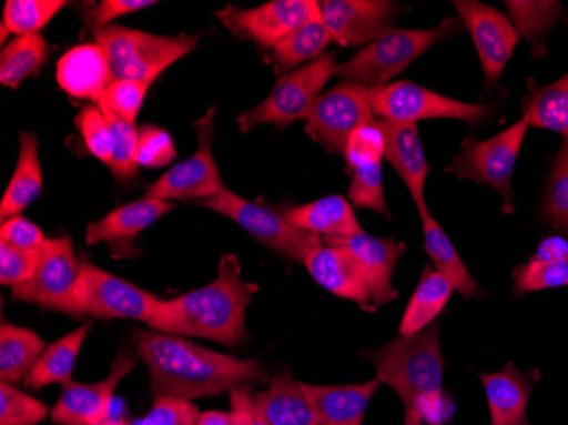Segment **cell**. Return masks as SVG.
<instances>
[{
  "instance_id": "cell-1",
  "label": "cell",
  "mask_w": 568,
  "mask_h": 425,
  "mask_svg": "<svg viewBox=\"0 0 568 425\" xmlns=\"http://www.w3.org/2000/svg\"><path fill=\"white\" fill-rule=\"evenodd\" d=\"M133 341L149 370L155 401L168 396L193 402L229 392L242 383L270 382L257 361L216 353L179 335L135 331Z\"/></svg>"
},
{
  "instance_id": "cell-2",
  "label": "cell",
  "mask_w": 568,
  "mask_h": 425,
  "mask_svg": "<svg viewBox=\"0 0 568 425\" xmlns=\"http://www.w3.org/2000/svg\"><path fill=\"white\" fill-rule=\"evenodd\" d=\"M255 291L257 284L242 280L237 255H222L215 281L178 298L162 300L149 328L237 347L247 337L245 313Z\"/></svg>"
},
{
  "instance_id": "cell-3",
  "label": "cell",
  "mask_w": 568,
  "mask_h": 425,
  "mask_svg": "<svg viewBox=\"0 0 568 425\" xmlns=\"http://www.w3.org/2000/svg\"><path fill=\"white\" fill-rule=\"evenodd\" d=\"M368 354L376 378L390 386L405 408L424 415L443 395V360L439 325L433 324L416 335H398L382 350Z\"/></svg>"
},
{
  "instance_id": "cell-4",
  "label": "cell",
  "mask_w": 568,
  "mask_h": 425,
  "mask_svg": "<svg viewBox=\"0 0 568 425\" xmlns=\"http://www.w3.org/2000/svg\"><path fill=\"white\" fill-rule=\"evenodd\" d=\"M94 41L110 60L113 81L130 79L152 84L169 67L186 57L200 37L186 33L162 37L111 24L94 31Z\"/></svg>"
},
{
  "instance_id": "cell-5",
  "label": "cell",
  "mask_w": 568,
  "mask_h": 425,
  "mask_svg": "<svg viewBox=\"0 0 568 425\" xmlns=\"http://www.w3.org/2000/svg\"><path fill=\"white\" fill-rule=\"evenodd\" d=\"M462 30L455 19L442 22L434 30H392L357 51L353 59L339 63L335 75L359 82L369 89L383 88L429 48Z\"/></svg>"
},
{
  "instance_id": "cell-6",
  "label": "cell",
  "mask_w": 568,
  "mask_h": 425,
  "mask_svg": "<svg viewBox=\"0 0 568 425\" xmlns=\"http://www.w3.org/2000/svg\"><path fill=\"white\" fill-rule=\"evenodd\" d=\"M337 65L335 53L328 51L314 62L280 77L273 91L260 105L237 118L242 133H248L261 124L288 128L295 121L306 120L318 95L335 75Z\"/></svg>"
},
{
  "instance_id": "cell-7",
  "label": "cell",
  "mask_w": 568,
  "mask_h": 425,
  "mask_svg": "<svg viewBox=\"0 0 568 425\" xmlns=\"http://www.w3.org/2000/svg\"><path fill=\"white\" fill-rule=\"evenodd\" d=\"M200 204L234 220L248 235L254 236L255 241L300 264H303L315 249L324 245L322 236L296 229L284 219L283 213L244 200L234 191L225 190L219 196L200 201Z\"/></svg>"
},
{
  "instance_id": "cell-8",
  "label": "cell",
  "mask_w": 568,
  "mask_h": 425,
  "mask_svg": "<svg viewBox=\"0 0 568 425\" xmlns=\"http://www.w3.org/2000/svg\"><path fill=\"white\" fill-rule=\"evenodd\" d=\"M529 124L519 120L493 139L465 140L446 171L459 179L490 185L504 200V210L514 211L513 174Z\"/></svg>"
},
{
  "instance_id": "cell-9",
  "label": "cell",
  "mask_w": 568,
  "mask_h": 425,
  "mask_svg": "<svg viewBox=\"0 0 568 425\" xmlns=\"http://www.w3.org/2000/svg\"><path fill=\"white\" fill-rule=\"evenodd\" d=\"M82 262L77 259L70 236L48 239L40 249L37 270L26 283L12 287L16 302L31 303L40 308L75 316L77 290Z\"/></svg>"
},
{
  "instance_id": "cell-10",
  "label": "cell",
  "mask_w": 568,
  "mask_h": 425,
  "mask_svg": "<svg viewBox=\"0 0 568 425\" xmlns=\"http://www.w3.org/2000/svg\"><path fill=\"white\" fill-rule=\"evenodd\" d=\"M162 300L108 273L91 262H82L81 281L77 290L75 316H92L101 321H136L149 325Z\"/></svg>"
},
{
  "instance_id": "cell-11",
  "label": "cell",
  "mask_w": 568,
  "mask_h": 425,
  "mask_svg": "<svg viewBox=\"0 0 568 425\" xmlns=\"http://www.w3.org/2000/svg\"><path fill=\"white\" fill-rule=\"evenodd\" d=\"M216 105L194 121L197 149L190 159L169 169L158 181L146 185L145 196L164 201L209 200L229 190L213 156Z\"/></svg>"
},
{
  "instance_id": "cell-12",
  "label": "cell",
  "mask_w": 568,
  "mask_h": 425,
  "mask_svg": "<svg viewBox=\"0 0 568 425\" xmlns=\"http://www.w3.org/2000/svg\"><path fill=\"white\" fill-rule=\"evenodd\" d=\"M493 110V105L456 101L408 81L392 82L375 89L373 94L375 118L395 123H417L437 118L478 123L490 117Z\"/></svg>"
},
{
  "instance_id": "cell-13",
  "label": "cell",
  "mask_w": 568,
  "mask_h": 425,
  "mask_svg": "<svg viewBox=\"0 0 568 425\" xmlns=\"http://www.w3.org/2000/svg\"><path fill=\"white\" fill-rule=\"evenodd\" d=\"M375 89L347 81L322 92L306 118V131L331 153L344 155L351 133L375 121Z\"/></svg>"
},
{
  "instance_id": "cell-14",
  "label": "cell",
  "mask_w": 568,
  "mask_h": 425,
  "mask_svg": "<svg viewBox=\"0 0 568 425\" xmlns=\"http://www.w3.org/2000/svg\"><path fill=\"white\" fill-rule=\"evenodd\" d=\"M318 11L334 43L359 48L395 30L398 6L388 0H322Z\"/></svg>"
},
{
  "instance_id": "cell-15",
  "label": "cell",
  "mask_w": 568,
  "mask_h": 425,
  "mask_svg": "<svg viewBox=\"0 0 568 425\" xmlns=\"http://www.w3.org/2000/svg\"><path fill=\"white\" fill-rule=\"evenodd\" d=\"M315 6L317 0H273L254 9L226 6L216 16L235 37L273 50L312 16Z\"/></svg>"
},
{
  "instance_id": "cell-16",
  "label": "cell",
  "mask_w": 568,
  "mask_h": 425,
  "mask_svg": "<svg viewBox=\"0 0 568 425\" xmlns=\"http://www.w3.org/2000/svg\"><path fill=\"white\" fill-rule=\"evenodd\" d=\"M455 8L477 48L485 73V85L493 88L516 50L519 33L499 9L481 4L477 0H458Z\"/></svg>"
},
{
  "instance_id": "cell-17",
  "label": "cell",
  "mask_w": 568,
  "mask_h": 425,
  "mask_svg": "<svg viewBox=\"0 0 568 425\" xmlns=\"http://www.w3.org/2000/svg\"><path fill=\"white\" fill-rule=\"evenodd\" d=\"M133 367L135 360L130 354L120 353L106 380L92 385L72 382L63 386L59 402L51 408V421L59 425L104 424L113 405L114 392Z\"/></svg>"
},
{
  "instance_id": "cell-18",
  "label": "cell",
  "mask_w": 568,
  "mask_h": 425,
  "mask_svg": "<svg viewBox=\"0 0 568 425\" xmlns=\"http://www.w3.org/2000/svg\"><path fill=\"white\" fill-rule=\"evenodd\" d=\"M174 210L171 201L142 198L110 211L104 219L89 223L85 244H108L116 257H132L136 254L135 241L140 233Z\"/></svg>"
},
{
  "instance_id": "cell-19",
  "label": "cell",
  "mask_w": 568,
  "mask_h": 425,
  "mask_svg": "<svg viewBox=\"0 0 568 425\" xmlns=\"http://www.w3.org/2000/svg\"><path fill=\"white\" fill-rule=\"evenodd\" d=\"M324 244L347 249L359 261L368 276L375 306L386 305L397 300L398 291L394 286V274L398 261L407 251L404 242L379 239L363 230L354 235L325 236Z\"/></svg>"
},
{
  "instance_id": "cell-20",
  "label": "cell",
  "mask_w": 568,
  "mask_h": 425,
  "mask_svg": "<svg viewBox=\"0 0 568 425\" xmlns=\"http://www.w3.org/2000/svg\"><path fill=\"white\" fill-rule=\"evenodd\" d=\"M303 264L310 276L332 295L351 300L366 312L375 310L368 276L359 261L347 249L321 245Z\"/></svg>"
},
{
  "instance_id": "cell-21",
  "label": "cell",
  "mask_w": 568,
  "mask_h": 425,
  "mask_svg": "<svg viewBox=\"0 0 568 425\" xmlns=\"http://www.w3.org/2000/svg\"><path fill=\"white\" fill-rule=\"evenodd\" d=\"M57 81L73 99L99 104L113 82L110 60L95 41L77 44L57 63Z\"/></svg>"
},
{
  "instance_id": "cell-22",
  "label": "cell",
  "mask_w": 568,
  "mask_h": 425,
  "mask_svg": "<svg viewBox=\"0 0 568 425\" xmlns=\"http://www.w3.org/2000/svg\"><path fill=\"white\" fill-rule=\"evenodd\" d=\"M376 124L385 139L386 161L394 165L407 185L408 193L416 201L417 210L427 208L424 201V185L429 175V165L417 123H395L376 118Z\"/></svg>"
},
{
  "instance_id": "cell-23",
  "label": "cell",
  "mask_w": 568,
  "mask_h": 425,
  "mask_svg": "<svg viewBox=\"0 0 568 425\" xmlns=\"http://www.w3.org/2000/svg\"><path fill=\"white\" fill-rule=\"evenodd\" d=\"M478 380L487 396L493 425H529L528 405L531 395V376L513 363L499 373H480Z\"/></svg>"
},
{
  "instance_id": "cell-24",
  "label": "cell",
  "mask_w": 568,
  "mask_h": 425,
  "mask_svg": "<svg viewBox=\"0 0 568 425\" xmlns=\"http://www.w3.org/2000/svg\"><path fill=\"white\" fill-rule=\"evenodd\" d=\"M383 383L378 378L359 385H308L303 392L317 412L322 425H363L369 402Z\"/></svg>"
},
{
  "instance_id": "cell-25",
  "label": "cell",
  "mask_w": 568,
  "mask_h": 425,
  "mask_svg": "<svg viewBox=\"0 0 568 425\" xmlns=\"http://www.w3.org/2000/svg\"><path fill=\"white\" fill-rule=\"evenodd\" d=\"M254 405L267 425H322L302 382L290 370L274 376L264 392H255Z\"/></svg>"
},
{
  "instance_id": "cell-26",
  "label": "cell",
  "mask_w": 568,
  "mask_h": 425,
  "mask_svg": "<svg viewBox=\"0 0 568 425\" xmlns=\"http://www.w3.org/2000/svg\"><path fill=\"white\" fill-rule=\"evenodd\" d=\"M284 219L303 232L322 236H347L363 232L353 204L339 194L321 198L302 206L283 211Z\"/></svg>"
},
{
  "instance_id": "cell-27",
  "label": "cell",
  "mask_w": 568,
  "mask_h": 425,
  "mask_svg": "<svg viewBox=\"0 0 568 425\" xmlns=\"http://www.w3.org/2000/svg\"><path fill=\"white\" fill-rule=\"evenodd\" d=\"M38 152H40V143H38L37 133L21 131L18 164L0 204L2 220L21 215L22 211L43 193V172H41Z\"/></svg>"
},
{
  "instance_id": "cell-28",
  "label": "cell",
  "mask_w": 568,
  "mask_h": 425,
  "mask_svg": "<svg viewBox=\"0 0 568 425\" xmlns=\"http://www.w3.org/2000/svg\"><path fill=\"white\" fill-rule=\"evenodd\" d=\"M92 322H85L81 327L48 345L30 375L26 376L24 386L40 389L50 385H70L77 360L89 332L92 331Z\"/></svg>"
},
{
  "instance_id": "cell-29",
  "label": "cell",
  "mask_w": 568,
  "mask_h": 425,
  "mask_svg": "<svg viewBox=\"0 0 568 425\" xmlns=\"http://www.w3.org/2000/svg\"><path fill=\"white\" fill-rule=\"evenodd\" d=\"M424 229V247L433 259L434 270L442 273L449 283L455 286L459 295L465 298H480L485 291L478 286L477 281L468 273L467 265L463 264L462 257L456 252L455 245L449 241L445 230L439 226L427 208L419 210Z\"/></svg>"
},
{
  "instance_id": "cell-30",
  "label": "cell",
  "mask_w": 568,
  "mask_h": 425,
  "mask_svg": "<svg viewBox=\"0 0 568 425\" xmlns=\"http://www.w3.org/2000/svg\"><path fill=\"white\" fill-rule=\"evenodd\" d=\"M453 291L455 286L442 273L433 270V265H426L419 284L402 316L400 335L408 337L430 327L448 305Z\"/></svg>"
},
{
  "instance_id": "cell-31",
  "label": "cell",
  "mask_w": 568,
  "mask_h": 425,
  "mask_svg": "<svg viewBox=\"0 0 568 425\" xmlns=\"http://www.w3.org/2000/svg\"><path fill=\"white\" fill-rule=\"evenodd\" d=\"M44 347L43 338L30 328L2 322L0 328V380L2 383L24 382Z\"/></svg>"
},
{
  "instance_id": "cell-32",
  "label": "cell",
  "mask_w": 568,
  "mask_h": 425,
  "mask_svg": "<svg viewBox=\"0 0 568 425\" xmlns=\"http://www.w3.org/2000/svg\"><path fill=\"white\" fill-rule=\"evenodd\" d=\"M523 114L529 127L557 131L568 139V73L554 84L538 85L529 81Z\"/></svg>"
},
{
  "instance_id": "cell-33",
  "label": "cell",
  "mask_w": 568,
  "mask_h": 425,
  "mask_svg": "<svg viewBox=\"0 0 568 425\" xmlns=\"http://www.w3.org/2000/svg\"><path fill=\"white\" fill-rule=\"evenodd\" d=\"M331 43L332 37L318 11L317 2L312 16L273 48L274 62L283 70L296 69L324 55L325 48Z\"/></svg>"
},
{
  "instance_id": "cell-34",
  "label": "cell",
  "mask_w": 568,
  "mask_h": 425,
  "mask_svg": "<svg viewBox=\"0 0 568 425\" xmlns=\"http://www.w3.org/2000/svg\"><path fill=\"white\" fill-rule=\"evenodd\" d=\"M47 59L48 43L43 34L16 38L6 44L0 55V84L18 89Z\"/></svg>"
},
{
  "instance_id": "cell-35",
  "label": "cell",
  "mask_w": 568,
  "mask_h": 425,
  "mask_svg": "<svg viewBox=\"0 0 568 425\" xmlns=\"http://www.w3.org/2000/svg\"><path fill=\"white\" fill-rule=\"evenodd\" d=\"M504 4L509 11L510 22L518 31L519 37L528 38L536 47L565 14L564 8L558 2H547V0L544 2H532V0L513 2L509 0Z\"/></svg>"
},
{
  "instance_id": "cell-36",
  "label": "cell",
  "mask_w": 568,
  "mask_h": 425,
  "mask_svg": "<svg viewBox=\"0 0 568 425\" xmlns=\"http://www.w3.org/2000/svg\"><path fill=\"white\" fill-rule=\"evenodd\" d=\"M65 6L63 0H8L2 24L16 37L38 34Z\"/></svg>"
},
{
  "instance_id": "cell-37",
  "label": "cell",
  "mask_w": 568,
  "mask_h": 425,
  "mask_svg": "<svg viewBox=\"0 0 568 425\" xmlns=\"http://www.w3.org/2000/svg\"><path fill=\"white\" fill-rule=\"evenodd\" d=\"M113 130V159L108 168L114 178L121 182L132 181L139 175V162H136V146H139V128L136 124L121 120L116 114L102 108Z\"/></svg>"
},
{
  "instance_id": "cell-38",
  "label": "cell",
  "mask_w": 568,
  "mask_h": 425,
  "mask_svg": "<svg viewBox=\"0 0 568 425\" xmlns=\"http://www.w3.org/2000/svg\"><path fill=\"white\" fill-rule=\"evenodd\" d=\"M513 276L514 290L518 295L568 286V257L560 261L529 259L525 264L514 267Z\"/></svg>"
},
{
  "instance_id": "cell-39",
  "label": "cell",
  "mask_w": 568,
  "mask_h": 425,
  "mask_svg": "<svg viewBox=\"0 0 568 425\" xmlns=\"http://www.w3.org/2000/svg\"><path fill=\"white\" fill-rule=\"evenodd\" d=\"M77 128L84 136L89 153L102 164L110 165L113 159V130L101 105H85L75 118Z\"/></svg>"
},
{
  "instance_id": "cell-40",
  "label": "cell",
  "mask_w": 568,
  "mask_h": 425,
  "mask_svg": "<svg viewBox=\"0 0 568 425\" xmlns=\"http://www.w3.org/2000/svg\"><path fill=\"white\" fill-rule=\"evenodd\" d=\"M544 215L557 229H568V139H565L548 179Z\"/></svg>"
},
{
  "instance_id": "cell-41",
  "label": "cell",
  "mask_w": 568,
  "mask_h": 425,
  "mask_svg": "<svg viewBox=\"0 0 568 425\" xmlns=\"http://www.w3.org/2000/svg\"><path fill=\"white\" fill-rule=\"evenodd\" d=\"M50 415L47 405L9 383L0 385V425H38Z\"/></svg>"
},
{
  "instance_id": "cell-42",
  "label": "cell",
  "mask_w": 568,
  "mask_h": 425,
  "mask_svg": "<svg viewBox=\"0 0 568 425\" xmlns=\"http://www.w3.org/2000/svg\"><path fill=\"white\" fill-rule=\"evenodd\" d=\"M347 194H349L351 203L354 206L376 211L379 215L390 219V211L386 206L385 191H383L382 162L356 169L353 172V182H351Z\"/></svg>"
},
{
  "instance_id": "cell-43",
  "label": "cell",
  "mask_w": 568,
  "mask_h": 425,
  "mask_svg": "<svg viewBox=\"0 0 568 425\" xmlns=\"http://www.w3.org/2000/svg\"><path fill=\"white\" fill-rule=\"evenodd\" d=\"M344 159H346L349 172L365 168V165L383 162V159H385V139H383V133L379 131L376 120L363 124L351 133L346 150H344Z\"/></svg>"
},
{
  "instance_id": "cell-44",
  "label": "cell",
  "mask_w": 568,
  "mask_h": 425,
  "mask_svg": "<svg viewBox=\"0 0 568 425\" xmlns=\"http://www.w3.org/2000/svg\"><path fill=\"white\" fill-rule=\"evenodd\" d=\"M150 82L130 81V79H120L113 81L108 91L102 95L99 105L106 108L111 113L120 117L128 123L136 124L146 92L150 89Z\"/></svg>"
},
{
  "instance_id": "cell-45",
  "label": "cell",
  "mask_w": 568,
  "mask_h": 425,
  "mask_svg": "<svg viewBox=\"0 0 568 425\" xmlns=\"http://www.w3.org/2000/svg\"><path fill=\"white\" fill-rule=\"evenodd\" d=\"M178 150L174 140L164 128L145 124L139 128V146H136V162L140 168L162 169L172 164Z\"/></svg>"
},
{
  "instance_id": "cell-46",
  "label": "cell",
  "mask_w": 568,
  "mask_h": 425,
  "mask_svg": "<svg viewBox=\"0 0 568 425\" xmlns=\"http://www.w3.org/2000/svg\"><path fill=\"white\" fill-rule=\"evenodd\" d=\"M40 251H21L0 242V283L16 287L26 283L37 270Z\"/></svg>"
},
{
  "instance_id": "cell-47",
  "label": "cell",
  "mask_w": 568,
  "mask_h": 425,
  "mask_svg": "<svg viewBox=\"0 0 568 425\" xmlns=\"http://www.w3.org/2000/svg\"><path fill=\"white\" fill-rule=\"evenodd\" d=\"M200 411L193 402L158 398L140 425H196Z\"/></svg>"
},
{
  "instance_id": "cell-48",
  "label": "cell",
  "mask_w": 568,
  "mask_h": 425,
  "mask_svg": "<svg viewBox=\"0 0 568 425\" xmlns=\"http://www.w3.org/2000/svg\"><path fill=\"white\" fill-rule=\"evenodd\" d=\"M47 241L48 236L44 235L43 230L22 215L2 220L0 242H4V244L21 249V251H40Z\"/></svg>"
},
{
  "instance_id": "cell-49",
  "label": "cell",
  "mask_w": 568,
  "mask_h": 425,
  "mask_svg": "<svg viewBox=\"0 0 568 425\" xmlns=\"http://www.w3.org/2000/svg\"><path fill=\"white\" fill-rule=\"evenodd\" d=\"M150 6H158V2L155 0H102L84 12V19L91 26L92 31H98L111 26V21L114 19L133 14V12L142 11Z\"/></svg>"
},
{
  "instance_id": "cell-50",
  "label": "cell",
  "mask_w": 568,
  "mask_h": 425,
  "mask_svg": "<svg viewBox=\"0 0 568 425\" xmlns=\"http://www.w3.org/2000/svg\"><path fill=\"white\" fill-rule=\"evenodd\" d=\"M230 415L237 425H267L263 415L254 405V392L251 383H242L229 389Z\"/></svg>"
},
{
  "instance_id": "cell-51",
  "label": "cell",
  "mask_w": 568,
  "mask_h": 425,
  "mask_svg": "<svg viewBox=\"0 0 568 425\" xmlns=\"http://www.w3.org/2000/svg\"><path fill=\"white\" fill-rule=\"evenodd\" d=\"M568 257V242L560 236H548L538 245V251L531 259L535 261H560Z\"/></svg>"
},
{
  "instance_id": "cell-52",
  "label": "cell",
  "mask_w": 568,
  "mask_h": 425,
  "mask_svg": "<svg viewBox=\"0 0 568 425\" xmlns=\"http://www.w3.org/2000/svg\"><path fill=\"white\" fill-rule=\"evenodd\" d=\"M196 425H232V417H230V412H220V411H209L203 412L197 418Z\"/></svg>"
},
{
  "instance_id": "cell-53",
  "label": "cell",
  "mask_w": 568,
  "mask_h": 425,
  "mask_svg": "<svg viewBox=\"0 0 568 425\" xmlns=\"http://www.w3.org/2000/svg\"><path fill=\"white\" fill-rule=\"evenodd\" d=\"M404 425H423V415L414 408H405Z\"/></svg>"
},
{
  "instance_id": "cell-54",
  "label": "cell",
  "mask_w": 568,
  "mask_h": 425,
  "mask_svg": "<svg viewBox=\"0 0 568 425\" xmlns=\"http://www.w3.org/2000/svg\"><path fill=\"white\" fill-rule=\"evenodd\" d=\"M0 31H2V34H0V38H2V44L6 43V38L9 37V33H11V31L8 30V28H6L4 24H2V28H0Z\"/></svg>"
},
{
  "instance_id": "cell-55",
  "label": "cell",
  "mask_w": 568,
  "mask_h": 425,
  "mask_svg": "<svg viewBox=\"0 0 568 425\" xmlns=\"http://www.w3.org/2000/svg\"><path fill=\"white\" fill-rule=\"evenodd\" d=\"M230 417H232V415H230ZM232 425H237V424H235V422H234V421H232Z\"/></svg>"
}]
</instances>
